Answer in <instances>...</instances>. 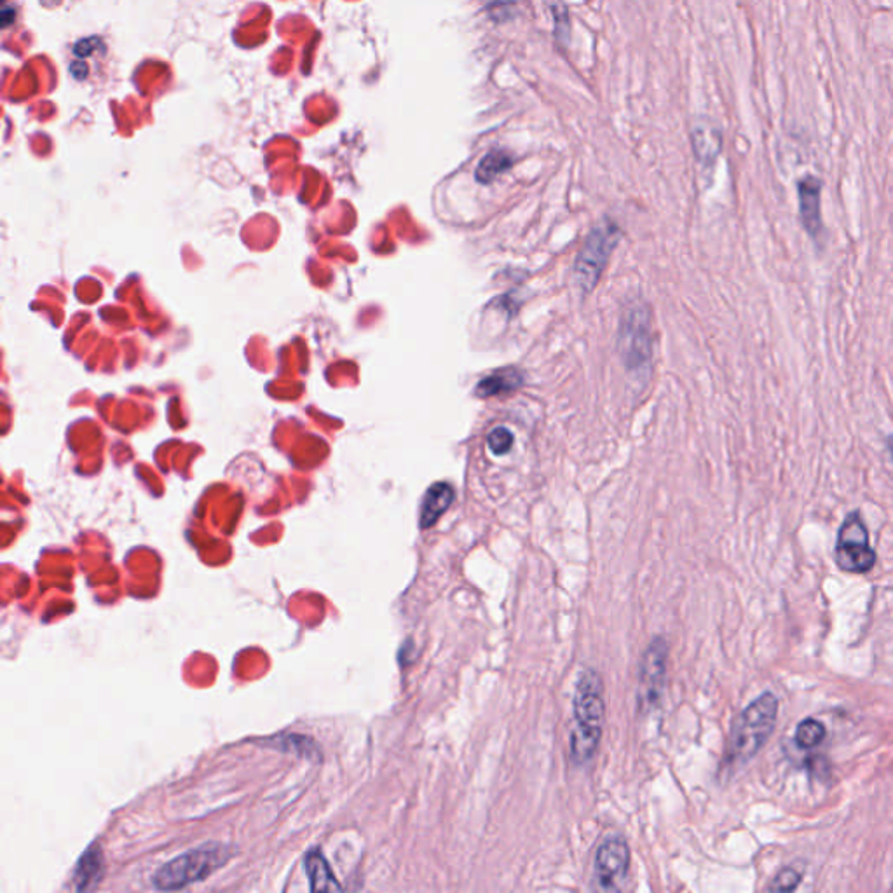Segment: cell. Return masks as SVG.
Masks as SVG:
<instances>
[{"mask_svg":"<svg viewBox=\"0 0 893 893\" xmlns=\"http://www.w3.org/2000/svg\"><path fill=\"white\" fill-rule=\"evenodd\" d=\"M602 681L593 670H585L576 686L571 758L576 764L590 763L599 749L605 728Z\"/></svg>","mask_w":893,"mask_h":893,"instance_id":"obj_1","label":"cell"},{"mask_svg":"<svg viewBox=\"0 0 893 893\" xmlns=\"http://www.w3.org/2000/svg\"><path fill=\"white\" fill-rule=\"evenodd\" d=\"M779 700L775 694L764 693L747 707L734 722L728 745L727 764L730 770L742 768L755 758L775 730Z\"/></svg>","mask_w":893,"mask_h":893,"instance_id":"obj_2","label":"cell"},{"mask_svg":"<svg viewBox=\"0 0 893 893\" xmlns=\"http://www.w3.org/2000/svg\"><path fill=\"white\" fill-rule=\"evenodd\" d=\"M233 855V849L227 844L204 843L164 864L154 874L152 881H154L155 889L166 890V892L187 889L224 867Z\"/></svg>","mask_w":893,"mask_h":893,"instance_id":"obj_3","label":"cell"},{"mask_svg":"<svg viewBox=\"0 0 893 893\" xmlns=\"http://www.w3.org/2000/svg\"><path fill=\"white\" fill-rule=\"evenodd\" d=\"M618 344L627 371L636 379L645 380L651 371L653 359L651 316L645 304L633 303L625 311L618 332Z\"/></svg>","mask_w":893,"mask_h":893,"instance_id":"obj_4","label":"cell"},{"mask_svg":"<svg viewBox=\"0 0 893 893\" xmlns=\"http://www.w3.org/2000/svg\"><path fill=\"white\" fill-rule=\"evenodd\" d=\"M620 237V227L611 221L602 222L588 234L584 248L579 250L575 262L576 280L585 294L596 288Z\"/></svg>","mask_w":893,"mask_h":893,"instance_id":"obj_5","label":"cell"},{"mask_svg":"<svg viewBox=\"0 0 893 893\" xmlns=\"http://www.w3.org/2000/svg\"><path fill=\"white\" fill-rule=\"evenodd\" d=\"M836 564L846 572L862 575L873 569L876 551L869 545V532L859 511L844 518L838 532Z\"/></svg>","mask_w":893,"mask_h":893,"instance_id":"obj_6","label":"cell"},{"mask_svg":"<svg viewBox=\"0 0 893 893\" xmlns=\"http://www.w3.org/2000/svg\"><path fill=\"white\" fill-rule=\"evenodd\" d=\"M630 850L623 838H606L597 849L596 883L600 890H620L629 874Z\"/></svg>","mask_w":893,"mask_h":893,"instance_id":"obj_7","label":"cell"},{"mask_svg":"<svg viewBox=\"0 0 893 893\" xmlns=\"http://www.w3.org/2000/svg\"><path fill=\"white\" fill-rule=\"evenodd\" d=\"M667 673V642L654 639L646 649L639 673V703L642 709H653L660 702Z\"/></svg>","mask_w":893,"mask_h":893,"instance_id":"obj_8","label":"cell"},{"mask_svg":"<svg viewBox=\"0 0 893 893\" xmlns=\"http://www.w3.org/2000/svg\"><path fill=\"white\" fill-rule=\"evenodd\" d=\"M820 194L822 180L813 175L803 176L798 182V200H800V221L812 240L819 241L824 234V222L820 213Z\"/></svg>","mask_w":893,"mask_h":893,"instance_id":"obj_9","label":"cell"},{"mask_svg":"<svg viewBox=\"0 0 893 893\" xmlns=\"http://www.w3.org/2000/svg\"><path fill=\"white\" fill-rule=\"evenodd\" d=\"M456 494L447 481H437L426 490L425 499L420 505V529H432L440 520L442 515L449 510Z\"/></svg>","mask_w":893,"mask_h":893,"instance_id":"obj_10","label":"cell"},{"mask_svg":"<svg viewBox=\"0 0 893 893\" xmlns=\"http://www.w3.org/2000/svg\"><path fill=\"white\" fill-rule=\"evenodd\" d=\"M691 139H693V149L698 163L710 170V168L714 166L719 152H721V131L714 123L703 119L700 123L694 124L693 131H691Z\"/></svg>","mask_w":893,"mask_h":893,"instance_id":"obj_11","label":"cell"},{"mask_svg":"<svg viewBox=\"0 0 893 893\" xmlns=\"http://www.w3.org/2000/svg\"><path fill=\"white\" fill-rule=\"evenodd\" d=\"M524 376L522 372L517 368H499L493 372L490 376L484 377L478 380L475 386V395L478 398H494V396H508L517 389L522 388Z\"/></svg>","mask_w":893,"mask_h":893,"instance_id":"obj_12","label":"cell"},{"mask_svg":"<svg viewBox=\"0 0 893 893\" xmlns=\"http://www.w3.org/2000/svg\"><path fill=\"white\" fill-rule=\"evenodd\" d=\"M103 876V855L102 850L97 844L90 846L84 852V855L79 859L78 867H75L74 883L75 890L84 892V890H93L99 886Z\"/></svg>","mask_w":893,"mask_h":893,"instance_id":"obj_13","label":"cell"},{"mask_svg":"<svg viewBox=\"0 0 893 893\" xmlns=\"http://www.w3.org/2000/svg\"><path fill=\"white\" fill-rule=\"evenodd\" d=\"M304 867L311 881L313 892H331L341 890L339 883L332 873L331 865L325 861V856L318 850H309L304 856Z\"/></svg>","mask_w":893,"mask_h":893,"instance_id":"obj_14","label":"cell"},{"mask_svg":"<svg viewBox=\"0 0 893 893\" xmlns=\"http://www.w3.org/2000/svg\"><path fill=\"white\" fill-rule=\"evenodd\" d=\"M511 166H514V158H511L510 152L498 149V151L489 152V154L480 161L475 176H477L480 184H490V182H494L499 175L508 172Z\"/></svg>","mask_w":893,"mask_h":893,"instance_id":"obj_15","label":"cell"},{"mask_svg":"<svg viewBox=\"0 0 893 893\" xmlns=\"http://www.w3.org/2000/svg\"><path fill=\"white\" fill-rule=\"evenodd\" d=\"M824 724H822L820 721H816V719H804V721L800 722L798 730H795V743H798L800 749H804V751L815 749V747H819L820 743L824 742Z\"/></svg>","mask_w":893,"mask_h":893,"instance_id":"obj_16","label":"cell"},{"mask_svg":"<svg viewBox=\"0 0 893 893\" xmlns=\"http://www.w3.org/2000/svg\"><path fill=\"white\" fill-rule=\"evenodd\" d=\"M487 444H489V449L496 456H506L514 447V435H511L510 429L496 428L489 433Z\"/></svg>","mask_w":893,"mask_h":893,"instance_id":"obj_17","label":"cell"},{"mask_svg":"<svg viewBox=\"0 0 893 893\" xmlns=\"http://www.w3.org/2000/svg\"><path fill=\"white\" fill-rule=\"evenodd\" d=\"M801 877H803L801 871H795L794 867L783 869L782 873H779V876L768 886V890L770 892H792L800 886Z\"/></svg>","mask_w":893,"mask_h":893,"instance_id":"obj_18","label":"cell"},{"mask_svg":"<svg viewBox=\"0 0 893 893\" xmlns=\"http://www.w3.org/2000/svg\"><path fill=\"white\" fill-rule=\"evenodd\" d=\"M554 13H555V29H557V35L560 38V32L569 33V21H567V9L564 8L560 2H555L554 4Z\"/></svg>","mask_w":893,"mask_h":893,"instance_id":"obj_19","label":"cell"},{"mask_svg":"<svg viewBox=\"0 0 893 893\" xmlns=\"http://www.w3.org/2000/svg\"><path fill=\"white\" fill-rule=\"evenodd\" d=\"M886 449H889L890 457H892L893 461V435H890V437L886 438Z\"/></svg>","mask_w":893,"mask_h":893,"instance_id":"obj_20","label":"cell"}]
</instances>
